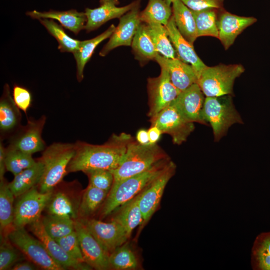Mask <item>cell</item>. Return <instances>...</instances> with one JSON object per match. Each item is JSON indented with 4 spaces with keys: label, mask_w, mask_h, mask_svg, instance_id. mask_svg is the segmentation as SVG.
<instances>
[{
    "label": "cell",
    "mask_w": 270,
    "mask_h": 270,
    "mask_svg": "<svg viewBox=\"0 0 270 270\" xmlns=\"http://www.w3.org/2000/svg\"><path fill=\"white\" fill-rule=\"evenodd\" d=\"M130 134H113L102 144H92L82 141L74 143L75 152L67 168L68 173L94 170H112L122 160L129 143Z\"/></svg>",
    "instance_id": "6da1fadb"
},
{
    "label": "cell",
    "mask_w": 270,
    "mask_h": 270,
    "mask_svg": "<svg viewBox=\"0 0 270 270\" xmlns=\"http://www.w3.org/2000/svg\"><path fill=\"white\" fill-rule=\"evenodd\" d=\"M172 161L170 158L157 163L148 170L114 182L100 210L102 218L110 214L119 207L142 192L167 168Z\"/></svg>",
    "instance_id": "7a4b0ae2"
},
{
    "label": "cell",
    "mask_w": 270,
    "mask_h": 270,
    "mask_svg": "<svg viewBox=\"0 0 270 270\" xmlns=\"http://www.w3.org/2000/svg\"><path fill=\"white\" fill-rule=\"evenodd\" d=\"M170 157L157 144H142L133 139L118 166L111 170L114 182L142 172Z\"/></svg>",
    "instance_id": "3957f363"
},
{
    "label": "cell",
    "mask_w": 270,
    "mask_h": 270,
    "mask_svg": "<svg viewBox=\"0 0 270 270\" xmlns=\"http://www.w3.org/2000/svg\"><path fill=\"white\" fill-rule=\"evenodd\" d=\"M74 152V144L62 142H54L42 151L38 159L44 164V171L37 186L40 192H52L62 182Z\"/></svg>",
    "instance_id": "277c9868"
},
{
    "label": "cell",
    "mask_w": 270,
    "mask_h": 270,
    "mask_svg": "<svg viewBox=\"0 0 270 270\" xmlns=\"http://www.w3.org/2000/svg\"><path fill=\"white\" fill-rule=\"evenodd\" d=\"M202 116L204 120L212 126L215 142L219 141L224 136L234 124H243L230 95L206 96Z\"/></svg>",
    "instance_id": "5b68a950"
},
{
    "label": "cell",
    "mask_w": 270,
    "mask_h": 270,
    "mask_svg": "<svg viewBox=\"0 0 270 270\" xmlns=\"http://www.w3.org/2000/svg\"><path fill=\"white\" fill-rule=\"evenodd\" d=\"M244 71L240 64L207 66L198 78L197 84L206 96L231 95L235 80Z\"/></svg>",
    "instance_id": "8992f818"
},
{
    "label": "cell",
    "mask_w": 270,
    "mask_h": 270,
    "mask_svg": "<svg viewBox=\"0 0 270 270\" xmlns=\"http://www.w3.org/2000/svg\"><path fill=\"white\" fill-rule=\"evenodd\" d=\"M9 240L32 262L46 270H64L50 257L42 242L24 228H13L6 235Z\"/></svg>",
    "instance_id": "52a82bcc"
},
{
    "label": "cell",
    "mask_w": 270,
    "mask_h": 270,
    "mask_svg": "<svg viewBox=\"0 0 270 270\" xmlns=\"http://www.w3.org/2000/svg\"><path fill=\"white\" fill-rule=\"evenodd\" d=\"M37 188L18 196L14 208L13 228H24L41 218L54 190L42 192Z\"/></svg>",
    "instance_id": "ba28073f"
},
{
    "label": "cell",
    "mask_w": 270,
    "mask_h": 270,
    "mask_svg": "<svg viewBox=\"0 0 270 270\" xmlns=\"http://www.w3.org/2000/svg\"><path fill=\"white\" fill-rule=\"evenodd\" d=\"M150 122L162 134H169L178 145L185 142L194 130V123L187 120L172 104L150 118Z\"/></svg>",
    "instance_id": "9c48e42d"
},
{
    "label": "cell",
    "mask_w": 270,
    "mask_h": 270,
    "mask_svg": "<svg viewBox=\"0 0 270 270\" xmlns=\"http://www.w3.org/2000/svg\"><path fill=\"white\" fill-rule=\"evenodd\" d=\"M160 66L161 72L159 76L148 79L149 106L148 116L150 118L170 106L180 92L172 83L166 68Z\"/></svg>",
    "instance_id": "30bf717a"
},
{
    "label": "cell",
    "mask_w": 270,
    "mask_h": 270,
    "mask_svg": "<svg viewBox=\"0 0 270 270\" xmlns=\"http://www.w3.org/2000/svg\"><path fill=\"white\" fill-rule=\"evenodd\" d=\"M78 219L109 255L130 238L123 226L115 220L104 222L93 218Z\"/></svg>",
    "instance_id": "8fae6325"
},
{
    "label": "cell",
    "mask_w": 270,
    "mask_h": 270,
    "mask_svg": "<svg viewBox=\"0 0 270 270\" xmlns=\"http://www.w3.org/2000/svg\"><path fill=\"white\" fill-rule=\"evenodd\" d=\"M46 120L45 116L36 120L28 119L27 124L10 137L8 146L30 154L43 151L46 146L42 135Z\"/></svg>",
    "instance_id": "7c38bea8"
},
{
    "label": "cell",
    "mask_w": 270,
    "mask_h": 270,
    "mask_svg": "<svg viewBox=\"0 0 270 270\" xmlns=\"http://www.w3.org/2000/svg\"><path fill=\"white\" fill-rule=\"evenodd\" d=\"M176 170V164L172 160L167 168L140 194L138 204L146 225L158 210L165 188Z\"/></svg>",
    "instance_id": "4fadbf2b"
},
{
    "label": "cell",
    "mask_w": 270,
    "mask_h": 270,
    "mask_svg": "<svg viewBox=\"0 0 270 270\" xmlns=\"http://www.w3.org/2000/svg\"><path fill=\"white\" fill-rule=\"evenodd\" d=\"M74 230L77 234L84 262L96 270L110 269L109 254L78 218L74 220Z\"/></svg>",
    "instance_id": "5bb4252c"
},
{
    "label": "cell",
    "mask_w": 270,
    "mask_h": 270,
    "mask_svg": "<svg viewBox=\"0 0 270 270\" xmlns=\"http://www.w3.org/2000/svg\"><path fill=\"white\" fill-rule=\"evenodd\" d=\"M140 2L130 11L120 18L119 24L110 40L100 52L104 56L113 49L120 46H130L133 38L142 22L140 18Z\"/></svg>",
    "instance_id": "9a60e30c"
},
{
    "label": "cell",
    "mask_w": 270,
    "mask_h": 270,
    "mask_svg": "<svg viewBox=\"0 0 270 270\" xmlns=\"http://www.w3.org/2000/svg\"><path fill=\"white\" fill-rule=\"evenodd\" d=\"M28 226L30 232L42 242L52 260L64 270L92 269L86 262H78L70 256L57 241L47 234L40 219Z\"/></svg>",
    "instance_id": "2e32d148"
},
{
    "label": "cell",
    "mask_w": 270,
    "mask_h": 270,
    "mask_svg": "<svg viewBox=\"0 0 270 270\" xmlns=\"http://www.w3.org/2000/svg\"><path fill=\"white\" fill-rule=\"evenodd\" d=\"M204 95L195 83L180 92L172 104L188 122L208 125L202 116Z\"/></svg>",
    "instance_id": "e0dca14e"
},
{
    "label": "cell",
    "mask_w": 270,
    "mask_h": 270,
    "mask_svg": "<svg viewBox=\"0 0 270 270\" xmlns=\"http://www.w3.org/2000/svg\"><path fill=\"white\" fill-rule=\"evenodd\" d=\"M165 27L178 58L192 67L198 80L207 66L198 56L193 45L180 34L176 26L172 14Z\"/></svg>",
    "instance_id": "ac0fdd59"
},
{
    "label": "cell",
    "mask_w": 270,
    "mask_h": 270,
    "mask_svg": "<svg viewBox=\"0 0 270 270\" xmlns=\"http://www.w3.org/2000/svg\"><path fill=\"white\" fill-rule=\"evenodd\" d=\"M140 0L134 1L126 6L118 7V0H108L95 8H86L85 14L86 22L84 29L88 32L96 30L108 21L115 18H120L132 10Z\"/></svg>",
    "instance_id": "d6986e66"
},
{
    "label": "cell",
    "mask_w": 270,
    "mask_h": 270,
    "mask_svg": "<svg viewBox=\"0 0 270 270\" xmlns=\"http://www.w3.org/2000/svg\"><path fill=\"white\" fill-rule=\"evenodd\" d=\"M256 20L254 17L241 16L222 11L218 20V38L224 49L228 50L234 44L236 37Z\"/></svg>",
    "instance_id": "ffe728a7"
},
{
    "label": "cell",
    "mask_w": 270,
    "mask_h": 270,
    "mask_svg": "<svg viewBox=\"0 0 270 270\" xmlns=\"http://www.w3.org/2000/svg\"><path fill=\"white\" fill-rule=\"evenodd\" d=\"M155 60L166 68L172 83L180 92L197 83V76L192 67L179 58H166L158 54Z\"/></svg>",
    "instance_id": "44dd1931"
},
{
    "label": "cell",
    "mask_w": 270,
    "mask_h": 270,
    "mask_svg": "<svg viewBox=\"0 0 270 270\" xmlns=\"http://www.w3.org/2000/svg\"><path fill=\"white\" fill-rule=\"evenodd\" d=\"M10 94L8 84L4 86L0 98V130L2 134L14 132L21 126L22 115Z\"/></svg>",
    "instance_id": "7402d4cb"
},
{
    "label": "cell",
    "mask_w": 270,
    "mask_h": 270,
    "mask_svg": "<svg viewBox=\"0 0 270 270\" xmlns=\"http://www.w3.org/2000/svg\"><path fill=\"white\" fill-rule=\"evenodd\" d=\"M26 14L35 19L50 18L58 20L64 28L77 35L84 29L86 17L84 12H78L76 10L66 11L50 10L40 12L34 10L28 12Z\"/></svg>",
    "instance_id": "603a6c76"
},
{
    "label": "cell",
    "mask_w": 270,
    "mask_h": 270,
    "mask_svg": "<svg viewBox=\"0 0 270 270\" xmlns=\"http://www.w3.org/2000/svg\"><path fill=\"white\" fill-rule=\"evenodd\" d=\"M44 171L43 162L38 159L36 163L14 176L8 186L15 198H18L38 186Z\"/></svg>",
    "instance_id": "cb8c5ba5"
},
{
    "label": "cell",
    "mask_w": 270,
    "mask_h": 270,
    "mask_svg": "<svg viewBox=\"0 0 270 270\" xmlns=\"http://www.w3.org/2000/svg\"><path fill=\"white\" fill-rule=\"evenodd\" d=\"M140 194L116 209V212L112 218L123 226L129 238L134 230L138 226L142 227L144 222L138 204Z\"/></svg>",
    "instance_id": "d4e9b609"
},
{
    "label": "cell",
    "mask_w": 270,
    "mask_h": 270,
    "mask_svg": "<svg viewBox=\"0 0 270 270\" xmlns=\"http://www.w3.org/2000/svg\"><path fill=\"white\" fill-rule=\"evenodd\" d=\"M172 16L180 34L193 45L198 36L196 22L192 10L181 0L172 4Z\"/></svg>",
    "instance_id": "484cf974"
},
{
    "label": "cell",
    "mask_w": 270,
    "mask_h": 270,
    "mask_svg": "<svg viewBox=\"0 0 270 270\" xmlns=\"http://www.w3.org/2000/svg\"><path fill=\"white\" fill-rule=\"evenodd\" d=\"M112 24L104 32L90 40L81 41L78 49L73 54L76 64V78L80 82L84 78L86 64L90 59L96 46L102 41L110 38L116 29Z\"/></svg>",
    "instance_id": "4316f807"
},
{
    "label": "cell",
    "mask_w": 270,
    "mask_h": 270,
    "mask_svg": "<svg viewBox=\"0 0 270 270\" xmlns=\"http://www.w3.org/2000/svg\"><path fill=\"white\" fill-rule=\"evenodd\" d=\"M131 46L135 58L142 64L155 60L158 54L150 35L147 24L144 22L140 24Z\"/></svg>",
    "instance_id": "83f0119b"
},
{
    "label": "cell",
    "mask_w": 270,
    "mask_h": 270,
    "mask_svg": "<svg viewBox=\"0 0 270 270\" xmlns=\"http://www.w3.org/2000/svg\"><path fill=\"white\" fill-rule=\"evenodd\" d=\"M108 194V192L88 184L80 201L78 218H92L91 216L102 206Z\"/></svg>",
    "instance_id": "f1b7e54d"
},
{
    "label": "cell",
    "mask_w": 270,
    "mask_h": 270,
    "mask_svg": "<svg viewBox=\"0 0 270 270\" xmlns=\"http://www.w3.org/2000/svg\"><path fill=\"white\" fill-rule=\"evenodd\" d=\"M108 261L110 269L136 270L140 268L137 255L126 242L110 254Z\"/></svg>",
    "instance_id": "f546056e"
},
{
    "label": "cell",
    "mask_w": 270,
    "mask_h": 270,
    "mask_svg": "<svg viewBox=\"0 0 270 270\" xmlns=\"http://www.w3.org/2000/svg\"><path fill=\"white\" fill-rule=\"evenodd\" d=\"M48 214L68 217L74 220L78 218V205L66 192H57L52 194L46 206Z\"/></svg>",
    "instance_id": "4dcf8cb0"
},
{
    "label": "cell",
    "mask_w": 270,
    "mask_h": 270,
    "mask_svg": "<svg viewBox=\"0 0 270 270\" xmlns=\"http://www.w3.org/2000/svg\"><path fill=\"white\" fill-rule=\"evenodd\" d=\"M14 196L10 190L8 183L4 178L0 184V232H8L13 228L14 218Z\"/></svg>",
    "instance_id": "1f68e13d"
},
{
    "label": "cell",
    "mask_w": 270,
    "mask_h": 270,
    "mask_svg": "<svg viewBox=\"0 0 270 270\" xmlns=\"http://www.w3.org/2000/svg\"><path fill=\"white\" fill-rule=\"evenodd\" d=\"M172 14V8L164 0H148L144 10L140 12L142 22L158 23L166 26Z\"/></svg>",
    "instance_id": "d6a6232c"
},
{
    "label": "cell",
    "mask_w": 270,
    "mask_h": 270,
    "mask_svg": "<svg viewBox=\"0 0 270 270\" xmlns=\"http://www.w3.org/2000/svg\"><path fill=\"white\" fill-rule=\"evenodd\" d=\"M252 264L256 270H270V232L256 238L252 248Z\"/></svg>",
    "instance_id": "836d02e7"
},
{
    "label": "cell",
    "mask_w": 270,
    "mask_h": 270,
    "mask_svg": "<svg viewBox=\"0 0 270 270\" xmlns=\"http://www.w3.org/2000/svg\"><path fill=\"white\" fill-rule=\"evenodd\" d=\"M146 24L150 35L158 53L166 58H178L165 26L158 23H149Z\"/></svg>",
    "instance_id": "e575fe53"
},
{
    "label": "cell",
    "mask_w": 270,
    "mask_h": 270,
    "mask_svg": "<svg viewBox=\"0 0 270 270\" xmlns=\"http://www.w3.org/2000/svg\"><path fill=\"white\" fill-rule=\"evenodd\" d=\"M40 220L47 234L54 240L74 230V220L70 218L48 214Z\"/></svg>",
    "instance_id": "d590c367"
},
{
    "label": "cell",
    "mask_w": 270,
    "mask_h": 270,
    "mask_svg": "<svg viewBox=\"0 0 270 270\" xmlns=\"http://www.w3.org/2000/svg\"><path fill=\"white\" fill-rule=\"evenodd\" d=\"M218 9L192 11L196 24L198 36L218 38Z\"/></svg>",
    "instance_id": "8d00e7d4"
},
{
    "label": "cell",
    "mask_w": 270,
    "mask_h": 270,
    "mask_svg": "<svg viewBox=\"0 0 270 270\" xmlns=\"http://www.w3.org/2000/svg\"><path fill=\"white\" fill-rule=\"evenodd\" d=\"M38 20L49 34L56 40L58 44V49L61 52L74 54L78 49L81 41L74 39L68 36L62 26L58 24L52 19L42 18Z\"/></svg>",
    "instance_id": "74e56055"
},
{
    "label": "cell",
    "mask_w": 270,
    "mask_h": 270,
    "mask_svg": "<svg viewBox=\"0 0 270 270\" xmlns=\"http://www.w3.org/2000/svg\"><path fill=\"white\" fill-rule=\"evenodd\" d=\"M36 162V160L32 158V154L8 146L6 148V170L14 176L34 166Z\"/></svg>",
    "instance_id": "f35d334b"
},
{
    "label": "cell",
    "mask_w": 270,
    "mask_h": 270,
    "mask_svg": "<svg viewBox=\"0 0 270 270\" xmlns=\"http://www.w3.org/2000/svg\"><path fill=\"white\" fill-rule=\"evenodd\" d=\"M88 177L90 185L109 192L114 182L112 172L105 169L90 170L84 172Z\"/></svg>",
    "instance_id": "ab89813d"
},
{
    "label": "cell",
    "mask_w": 270,
    "mask_h": 270,
    "mask_svg": "<svg viewBox=\"0 0 270 270\" xmlns=\"http://www.w3.org/2000/svg\"><path fill=\"white\" fill-rule=\"evenodd\" d=\"M8 237L3 239L0 247V270H6L12 267L20 259L18 248ZM10 268V269H11Z\"/></svg>",
    "instance_id": "60d3db41"
},
{
    "label": "cell",
    "mask_w": 270,
    "mask_h": 270,
    "mask_svg": "<svg viewBox=\"0 0 270 270\" xmlns=\"http://www.w3.org/2000/svg\"><path fill=\"white\" fill-rule=\"evenodd\" d=\"M56 240L70 256L78 262H85L75 230L70 234Z\"/></svg>",
    "instance_id": "b9f144b4"
},
{
    "label": "cell",
    "mask_w": 270,
    "mask_h": 270,
    "mask_svg": "<svg viewBox=\"0 0 270 270\" xmlns=\"http://www.w3.org/2000/svg\"><path fill=\"white\" fill-rule=\"evenodd\" d=\"M12 98L17 106L26 114L32 101L30 92L24 87L14 85L13 87Z\"/></svg>",
    "instance_id": "7bdbcfd3"
},
{
    "label": "cell",
    "mask_w": 270,
    "mask_h": 270,
    "mask_svg": "<svg viewBox=\"0 0 270 270\" xmlns=\"http://www.w3.org/2000/svg\"><path fill=\"white\" fill-rule=\"evenodd\" d=\"M190 10L200 11L207 9L220 10L223 6L224 0H181Z\"/></svg>",
    "instance_id": "ee69618b"
},
{
    "label": "cell",
    "mask_w": 270,
    "mask_h": 270,
    "mask_svg": "<svg viewBox=\"0 0 270 270\" xmlns=\"http://www.w3.org/2000/svg\"><path fill=\"white\" fill-rule=\"evenodd\" d=\"M148 135L150 144H156L159 140L162 133L160 130L156 126H150L148 130Z\"/></svg>",
    "instance_id": "f6af8a7d"
},
{
    "label": "cell",
    "mask_w": 270,
    "mask_h": 270,
    "mask_svg": "<svg viewBox=\"0 0 270 270\" xmlns=\"http://www.w3.org/2000/svg\"><path fill=\"white\" fill-rule=\"evenodd\" d=\"M6 148L2 143L0 144V180L4 178V174L6 170L5 165Z\"/></svg>",
    "instance_id": "bcb514c9"
},
{
    "label": "cell",
    "mask_w": 270,
    "mask_h": 270,
    "mask_svg": "<svg viewBox=\"0 0 270 270\" xmlns=\"http://www.w3.org/2000/svg\"><path fill=\"white\" fill-rule=\"evenodd\" d=\"M36 264L32 262H20L16 263L11 268L14 270H34L36 269Z\"/></svg>",
    "instance_id": "7dc6e473"
},
{
    "label": "cell",
    "mask_w": 270,
    "mask_h": 270,
    "mask_svg": "<svg viewBox=\"0 0 270 270\" xmlns=\"http://www.w3.org/2000/svg\"><path fill=\"white\" fill-rule=\"evenodd\" d=\"M136 140L142 144H150V142L148 130L140 129L138 130L136 134Z\"/></svg>",
    "instance_id": "c3c4849f"
},
{
    "label": "cell",
    "mask_w": 270,
    "mask_h": 270,
    "mask_svg": "<svg viewBox=\"0 0 270 270\" xmlns=\"http://www.w3.org/2000/svg\"><path fill=\"white\" fill-rule=\"evenodd\" d=\"M167 4H168L169 5H171L174 2L178 0H164Z\"/></svg>",
    "instance_id": "681fc988"
},
{
    "label": "cell",
    "mask_w": 270,
    "mask_h": 270,
    "mask_svg": "<svg viewBox=\"0 0 270 270\" xmlns=\"http://www.w3.org/2000/svg\"><path fill=\"white\" fill-rule=\"evenodd\" d=\"M106 0H100V2L101 4H102L104 2H106Z\"/></svg>",
    "instance_id": "f907efd6"
}]
</instances>
